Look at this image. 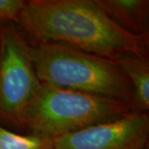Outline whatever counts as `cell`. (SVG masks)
Returning <instances> with one entry per match:
<instances>
[{"label": "cell", "instance_id": "cell-1", "mask_svg": "<svg viewBox=\"0 0 149 149\" xmlns=\"http://www.w3.org/2000/svg\"><path fill=\"white\" fill-rule=\"evenodd\" d=\"M17 22L37 42L63 43L112 61L125 54L148 58V36L126 32L94 0L26 1Z\"/></svg>", "mask_w": 149, "mask_h": 149}, {"label": "cell", "instance_id": "cell-2", "mask_svg": "<svg viewBox=\"0 0 149 149\" xmlns=\"http://www.w3.org/2000/svg\"><path fill=\"white\" fill-rule=\"evenodd\" d=\"M32 52L42 85L114 100L133 109L131 85L113 61L52 42H37Z\"/></svg>", "mask_w": 149, "mask_h": 149}, {"label": "cell", "instance_id": "cell-3", "mask_svg": "<svg viewBox=\"0 0 149 149\" xmlns=\"http://www.w3.org/2000/svg\"><path fill=\"white\" fill-rule=\"evenodd\" d=\"M122 102L42 85L17 123L32 134L56 139L117 120L132 111Z\"/></svg>", "mask_w": 149, "mask_h": 149}, {"label": "cell", "instance_id": "cell-4", "mask_svg": "<svg viewBox=\"0 0 149 149\" xmlns=\"http://www.w3.org/2000/svg\"><path fill=\"white\" fill-rule=\"evenodd\" d=\"M41 86L32 46L14 28H1L0 115L17 122Z\"/></svg>", "mask_w": 149, "mask_h": 149}, {"label": "cell", "instance_id": "cell-5", "mask_svg": "<svg viewBox=\"0 0 149 149\" xmlns=\"http://www.w3.org/2000/svg\"><path fill=\"white\" fill-rule=\"evenodd\" d=\"M149 117L131 111L117 120L54 139V149H146Z\"/></svg>", "mask_w": 149, "mask_h": 149}, {"label": "cell", "instance_id": "cell-6", "mask_svg": "<svg viewBox=\"0 0 149 149\" xmlns=\"http://www.w3.org/2000/svg\"><path fill=\"white\" fill-rule=\"evenodd\" d=\"M112 21L126 32L136 36H148L149 1L94 0Z\"/></svg>", "mask_w": 149, "mask_h": 149}, {"label": "cell", "instance_id": "cell-7", "mask_svg": "<svg viewBox=\"0 0 149 149\" xmlns=\"http://www.w3.org/2000/svg\"><path fill=\"white\" fill-rule=\"evenodd\" d=\"M113 61L131 85L133 108L148 110L149 64L148 58L136 54H125Z\"/></svg>", "mask_w": 149, "mask_h": 149}, {"label": "cell", "instance_id": "cell-8", "mask_svg": "<svg viewBox=\"0 0 149 149\" xmlns=\"http://www.w3.org/2000/svg\"><path fill=\"white\" fill-rule=\"evenodd\" d=\"M0 149H54V140L36 134H17L0 125Z\"/></svg>", "mask_w": 149, "mask_h": 149}, {"label": "cell", "instance_id": "cell-9", "mask_svg": "<svg viewBox=\"0 0 149 149\" xmlns=\"http://www.w3.org/2000/svg\"><path fill=\"white\" fill-rule=\"evenodd\" d=\"M26 1L0 0V22L17 21Z\"/></svg>", "mask_w": 149, "mask_h": 149}]
</instances>
